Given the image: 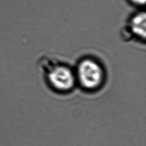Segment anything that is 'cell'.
<instances>
[{
  "mask_svg": "<svg viewBox=\"0 0 146 146\" xmlns=\"http://www.w3.org/2000/svg\"><path fill=\"white\" fill-rule=\"evenodd\" d=\"M128 1L132 5L137 7L143 6L145 5V0H128Z\"/></svg>",
  "mask_w": 146,
  "mask_h": 146,
  "instance_id": "cell-4",
  "label": "cell"
},
{
  "mask_svg": "<svg viewBox=\"0 0 146 146\" xmlns=\"http://www.w3.org/2000/svg\"><path fill=\"white\" fill-rule=\"evenodd\" d=\"M76 86L87 92L100 90L106 80V70L102 63L93 56L81 58L74 67Z\"/></svg>",
  "mask_w": 146,
  "mask_h": 146,
  "instance_id": "cell-2",
  "label": "cell"
},
{
  "mask_svg": "<svg viewBox=\"0 0 146 146\" xmlns=\"http://www.w3.org/2000/svg\"><path fill=\"white\" fill-rule=\"evenodd\" d=\"M38 66L47 86L53 92L68 94L76 87L74 67L67 63L44 55L38 60Z\"/></svg>",
  "mask_w": 146,
  "mask_h": 146,
  "instance_id": "cell-1",
  "label": "cell"
},
{
  "mask_svg": "<svg viewBox=\"0 0 146 146\" xmlns=\"http://www.w3.org/2000/svg\"><path fill=\"white\" fill-rule=\"evenodd\" d=\"M121 38L124 41L135 40L145 43L146 38V14L144 11L133 14L122 29Z\"/></svg>",
  "mask_w": 146,
  "mask_h": 146,
  "instance_id": "cell-3",
  "label": "cell"
}]
</instances>
